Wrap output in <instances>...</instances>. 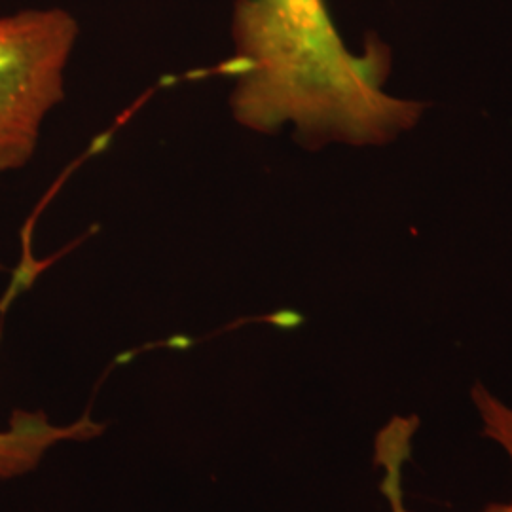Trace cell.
<instances>
[{
    "mask_svg": "<svg viewBox=\"0 0 512 512\" xmlns=\"http://www.w3.org/2000/svg\"><path fill=\"white\" fill-rule=\"evenodd\" d=\"M78 25L61 8L0 18V175L35 154L44 118L63 99Z\"/></svg>",
    "mask_w": 512,
    "mask_h": 512,
    "instance_id": "7a4b0ae2",
    "label": "cell"
},
{
    "mask_svg": "<svg viewBox=\"0 0 512 512\" xmlns=\"http://www.w3.org/2000/svg\"><path fill=\"white\" fill-rule=\"evenodd\" d=\"M469 399L478 418L480 435L484 439L492 440L495 446L505 454V458L509 459L512 476V403L501 399L482 382H476L471 387ZM478 512H512V494L509 501L490 503Z\"/></svg>",
    "mask_w": 512,
    "mask_h": 512,
    "instance_id": "5b68a950",
    "label": "cell"
},
{
    "mask_svg": "<svg viewBox=\"0 0 512 512\" xmlns=\"http://www.w3.org/2000/svg\"><path fill=\"white\" fill-rule=\"evenodd\" d=\"M234 57L239 122L256 131L293 126L311 145H385L414 128L423 105L384 92L389 48L378 38L353 54L325 0H238Z\"/></svg>",
    "mask_w": 512,
    "mask_h": 512,
    "instance_id": "6da1fadb",
    "label": "cell"
},
{
    "mask_svg": "<svg viewBox=\"0 0 512 512\" xmlns=\"http://www.w3.org/2000/svg\"><path fill=\"white\" fill-rule=\"evenodd\" d=\"M421 421L416 414L393 416L374 439V463L382 471L380 490L389 512H416L406 499V467Z\"/></svg>",
    "mask_w": 512,
    "mask_h": 512,
    "instance_id": "277c9868",
    "label": "cell"
},
{
    "mask_svg": "<svg viewBox=\"0 0 512 512\" xmlns=\"http://www.w3.org/2000/svg\"><path fill=\"white\" fill-rule=\"evenodd\" d=\"M101 429L88 418L54 425L42 412H14L8 427L0 429V480L33 471L50 448L67 440L92 439Z\"/></svg>",
    "mask_w": 512,
    "mask_h": 512,
    "instance_id": "3957f363",
    "label": "cell"
}]
</instances>
